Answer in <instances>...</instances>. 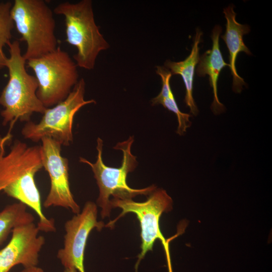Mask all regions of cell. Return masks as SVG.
<instances>
[{
  "instance_id": "cell-16",
  "label": "cell",
  "mask_w": 272,
  "mask_h": 272,
  "mask_svg": "<svg viewBox=\"0 0 272 272\" xmlns=\"http://www.w3.org/2000/svg\"><path fill=\"white\" fill-rule=\"evenodd\" d=\"M151 103L153 105L161 104L176 115L178 121L176 132L179 135H183L187 129L191 126V122L190 120L191 115L182 112L179 110L169 83H162L160 92L151 100Z\"/></svg>"
},
{
  "instance_id": "cell-2",
  "label": "cell",
  "mask_w": 272,
  "mask_h": 272,
  "mask_svg": "<svg viewBox=\"0 0 272 272\" xmlns=\"http://www.w3.org/2000/svg\"><path fill=\"white\" fill-rule=\"evenodd\" d=\"M134 139L130 136L126 141L117 143L114 149L122 152L121 165L118 168L106 166L102 159L103 142L101 139L97 140V156L95 163L80 158V162L89 165L93 172L99 188L97 203L101 209L102 219L109 217L112 207L109 199L110 196L116 199H132L138 195H149L156 188L155 185L141 189L130 187L126 183V177L129 172L137 167L138 162L131 148Z\"/></svg>"
},
{
  "instance_id": "cell-3",
  "label": "cell",
  "mask_w": 272,
  "mask_h": 272,
  "mask_svg": "<svg viewBox=\"0 0 272 272\" xmlns=\"http://www.w3.org/2000/svg\"><path fill=\"white\" fill-rule=\"evenodd\" d=\"M53 12L64 16L65 41L77 49L73 56L77 66L93 69L100 52L110 46L95 23L92 1L82 0L75 4L62 2L56 6Z\"/></svg>"
},
{
  "instance_id": "cell-11",
  "label": "cell",
  "mask_w": 272,
  "mask_h": 272,
  "mask_svg": "<svg viewBox=\"0 0 272 272\" xmlns=\"http://www.w3.org/2000/svg\"><path fill=\"white\" fill-rule=\"evenodd\" d=\"M39 231L34 222L14 228L10 241L0 250V272H10L18 264L24 267L38 265L39 253L45 242Z\"/></svg>"
},
{
  "instance_id": "cell-5",
  "label": "cell",
  "mask_w": 272,
  "mask_h": 272,
  "mask_svg": "<svg viewBox=\"0 0 272 272\" xmlns=\"http://www.w3.org/2000/svg\"><path fill=\"white\" fill-rule=\"evenodd\" d=\"M11 131L0 135V192L16 199L36 185L35 176L43 167L41 146H29L16 140L6 152L12 138Z\"/></svg>"
},
{
  "instance_id": "cell-6",
  "label": "cell",
  "mask_w": 272,
  "mask_h": 272,
  "mask_svg": "<svg viewBox=\"0 0 272 272\" xmlns=\"http://www.w3.org/2000/svg\"><path fill=\"white\" fill-rule=\"evenodd\" d=\"M38 82L37 95L46 108L64 100L77 84V65L59 46L40 57L26 61Z\"/></svg>"
},
{
  "instance_id": "cell-17",
  "label": "cell",
  "mask_w": 272,
  "mask_h": 272,
  "mask_svg": "<svg viewBox=\"0 0 272 272\" xmlns=\"http://www.w3.org/2000/svg\"><path fill=\"white\" fill-rule=\"evenodd\" d=\"M10 2L0 3V70L5 67L7 57L4 47L11 41L14 24L11 16L12 7Z\"/></svg>"
},
{
  "instance_id": "cell-13",
  "label": "cell",
  "mask_w": 272,
  "mask_h": 272,
  "mask_svg": "<svg viewBox=\"0 0 272 272\" xmlns=\"http://www.w3.org/2000/svg\"><path fill=\"white\" fill-rule=\"evenodd\" d=\"M221 32L222 28L219 25L214 27L211 36L213 42L212 49L208 50L199 56L196 70L198 76H209V82L213 92V101L211 108L215 115L222 113L226 109L218 98L217 89L220 73L224 67L229 66V64L224 61L220 49L219 38Z\"/></svg>"
},
{
  "instance_id": "cell-19",
  "label": "cell",
  "mask_w": 272,
  "mask_h": 272,
  "mask_svg": "<svg viewBox=\"0 0 272 272\" xmlns=\"http://www.w3.org/2000/svg\"><path fill=\"white\" fill-rule=\"evenodd\" d=\"M63 272H78L75 268H65Z\"/></svg>"
},
{
  "instance_id": "cell-8",
  "label": "cell",
  "mask_w": 272,
  "mask_h": 272,
  "mask_svg": "<svg viewBox=\"0 0 272 272\" xmlns=\"http://www.w3.org/2000/svg\"><path fill=\"white\" fill-rule=\"evenodd\" d=\"M110 204L112 208H119L122 211L116 219L109 222L106 227L112 228L120 218L128 213L135 214L140 222L141 252L138 256L135 269L137 270L141 260L147 252L152 250L155 241L160 239L166 252L169 272H172L168 242L163 236L159 227L161 215L163 212L169 211L172 208V199L166 191L156 188L144 202H135L132 199L113 198L110 200Z\"/></svg>"
},
{
  "instance_id": "cell-14",
  "label": "cell",
  "mask_w": 272,
  "mask_h": 272,
  "mask_svg": "<svg viewBox=\"0 0 272 272\" xmlns=\"http://www.w3.org/2000/svg\"><path fill=\"white\" fill-rule=\"evenodd\" d=\"M202 34L198 29L196 30L191 52L184 60L178 62L167 60L164 63L165 67L170 71L172 75H179L182 77L185 88L184 102L194 116L198 114V109L193 97V84L195 66L200 56L198 45Z\"/></svg>"
},
{
  "instance_id": "cell-4",
  "label": "cell",
  "mask_w": 272,
  "mask_h": 272,
  "mask_svg": "<svg viewBox=\"0 0 272 272\" xmlns=\"http://www.w3.org/2000/svg\"><path fill=\"white\" fill-rule=\"evenodd\" d=\"M14 26L26 42L27 61L55 50L57 39L53 12L43 0H15L11 10Z\"/></svg>"
},
{
  "instance_id": "cell-18",
  "label": "cell",
  "mask_w": 272,
  "mask_h": 272,
  "mask_svg": "<svg viewBox=\"0 0 272 272\" xmlns=\"http://www.w3.org/2000/svg\"><path fill=\"white\" fill-rule=\"evenodd\" d=\"M21 272H44L41 267L37 266H33L28 267H24Z\"/></svg>"
},
{
  "instance_id": "cell-15",
  "label": "cell",
  "mask_w": 272,
  "mask_h": 272,
  "mask_svg": "<svg viewBox=\"0 0 272 272\" xmlns=\"http://www.w3.org/2000/svg\"><path fill=\"white\" fill-rule=\"evenodd\" d=\"M26 208L25 205L18 202L8 205L0 212V245L16 227L34 222V216Z\"/></svg>"
},
{
  "instance_id": "cell-9",
  "label": "cell",
  "mask_w": 272,
  "mask_h": 272,
  "mask_svg": "<svg viewBox=\"0 0 272 272\" xmlns=\"http://www.w3.org/2000/svg\"><path fill=\"white\" fill-rule=\"evenodd\" d=\"M97 205L88 201L81 212L65 223L63 246L57 253L65 268L85 272L84 254L89 235L94 229L100 231L105 226L103 222L97 220Z\"/></svg>"
},
{
  "instance_id": "cell-12",
  "label": "cell",
  "mask_w": 272,
  "mask_h": 272,
  "mask_svg": "<svg viewBox=\"0 0 272 272\" xmlns=\"http://www.w3.org/2000/svg\"><path fill=\"white\" fill-rule=\"evenodd\" d=\"M223 13L226 20V29L221 37L229 51V66L233 77L232 89L234 92L240 93L243 90V86H246V84L238 74L235 63L239 52H244L247 55H251L243 39V36L249 32L250 28L247 25L241 24L236 21V13L234 11L233 6L225 8Z\"/></svg>"
},
{
  "instance_id": "cell-10",
  "label": "cell",
  "mask_w": 272,
  "mask_h": 272,
  "mask_svg": "<svg viewBox=\"0 0 272 272\" xmlns=\"http://www.w3.org/2000/svg\"><path fill=\"white\" fill-rule=\"evenodd\" d=\"M42 142V160L43 168L47 172L50 181L49 192L43 202L46 208L59 207L77 214L80 207L74 198L69 182V161L61 154V145L49 137H43Z\"/></svg>"
},
{
  "instance_id": "cell-7",
  "label": "cell",
  "mask_w": 272,
  "mask_h": 272,
  "mask_svg": "<svg viewBox=\"0 0 272 272\" xmlns=\"http://www.w3.org/2000/svg\"><path fill=\"white\" fill-rule=\"evenodd\" d=\"M85 85L81 78L64 100L46 109L39 122H27L21 131L23 137L35 142L49 137L61 146H69L73 140L75 115L84 106L96 103L93 99L85 100Z\"/></svg>"
},
{
  "instance_id": "cell-1",
  "label": "cell",
  "mask_w": 272,
  "mask_h": 272,
  "mask_svg": "<svg viewBox=\"0 0 272 272\" xmlns=\"http://www.w3.org/2000/svg\"><path fill=\"white\" fill-rule=\"evenodd\" d=\"M7 45L10 56L5 67L9 79L0 95V105L4 108L1 115L3 124L10 123L12 128L17 121L29 122L34 113L43 114L47 108L37 97L36 77L26 71V60L21 53L19 41H10Z\"/></svg>"
}]
</instances>
